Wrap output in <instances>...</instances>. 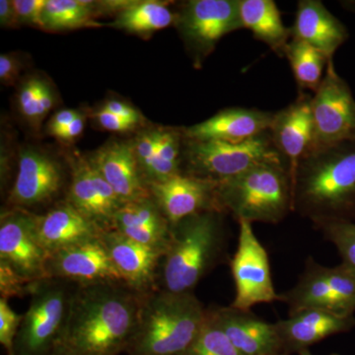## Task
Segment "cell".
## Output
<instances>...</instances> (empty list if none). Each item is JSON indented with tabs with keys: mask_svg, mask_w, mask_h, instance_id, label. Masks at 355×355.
I'll return each mask as SVG.
<instances>
[{
	"mask_svg": "<svg viewBox=\"0 0 355 355\" xmlns=\"http://www.w3.org/2000/svg\"><path fill=\"white\" fill-rule=\"evenodd\" d=\"M142 295L123 282L78 284L60 343L80 355L125 352Z\"/></svg>",
	"mask_w": 355,
	"mask_h": 355,
	"instance_id": "cell-1",
	"label": "cell"
},
{
	"mask_svg": "<svg viewBox=\"0 0 355 355\" xmlns=\"http://www.w3.org/2000/svg\"><path fill=\"white\" fill-rule=\"evenodd\" d=\"M292 211L313 225L355 222V140L315 147L292 174Z\"/></svg>",
	"mask_w": 355,
	"mask_h": 355,
	"instance_id": "cell-2",
	"label": "cell"
},
{
	"mask_svg": "<svg viewBox=\"0 0 355 355\" xmlns=\"http://www.w3.org/2000/svg\"><path fill=\"white\" fill-rule=\"evenodd\" d=\"M224 212H200L171 225L158 275V288L193 292L223 258L227 244Z\"/></svg>",
	"mask_w": 355,
	"mask_h": 355,
	"instance_id": "cell-3",
	"label": "cell"
},
{
	"mask_svg": "<svg viewBox=\"0 0 355 355\" xmlns=\"http://www.w3.org/2000/svg\"><path fill=\"white\" fill-rule=\"evenodd\" d=\"M207 310L193 292L155 289L144 294L125 354L182 355L202 330Z\"/></svg>",
	"mask_w": 355,
	"mask_h": 355,
	"instance_id": "cell-4",
	"label": "cell"
},
{
	"mask_svg": "<svg viewBox=\"0 0 355 355\" xmlns=\"http://www.w3.org/2000/svg\"><path fill=\"white\" fill-rule=\"evenodd\" d=\"M221 211L236 220L277 224L292 211V177L287 163H266L217 184Z\"/></svg>",
	"mask_w": 355,
	"mask_h": 355,
	"instance_id": "cell-5",
	"label": "cell"
},
{
	"mask_svg": "<svg viewBox=\"0 0 355 355\" xmlns=\"http://www.w3.org/2000/svg\"><path fill=\"white\" fill-rule=\"evenodd\" d=\"M266 163H287L270 130L238 144L184 137L181 174L219 184Z\"/></svg>",
	"mask_w": 355,
	"mask_h": 355,
	"instance_id": "cell-6",
	"label": "cell"
},
{
	"mask_svg": "<svg viewBox=\"0 0 355 355\" xmlns=\"http://www.w3.org/2000/svg\"><path fill=\"white\" fill-rule=\"evenodd\" d=\"M76 282L44 279L35 282L15 343L16 355H49L62 342Z\"/></svg>",
	"mask_w": 355,
	"mask_h": 355,
	"instance_id": "cell-7",
	"label": "cell"
},
{
	"mask_svg": "<svg viewBox=\"0 0 355 355\" xmlns=\"http://www.w3.org/2000/svg\"><path fill=\"white\" fill-rule=\"evenodd\" d=\"M288 315L304 309H321L355 316V273L347 266H324L308 258L295 286L279 294Z\"/></svg>",
	"mask_w": 355,
	"mask_h": 355,
	"instance_id": "cell-8",
	"label": "cell"
},
{
	"mask_svg": "<svg viewBox=\"0 0 355 355\" xmlns=\"http://www.w3.org/2000/svg\"><path fill=\"white\" fill-rule=\"evenodd\" d=\"M175 23L195 62L202 64L225 35L243 29L239 0L187 1Z\"/></svg>",
	"mask_w": 355,
	"mask_h": 355,
	"instance_id": "cell-9",
	"label": "cell"
},
{
	"mask_svg": "<svg viewBox=\"0 0 355 355\" xmlns=\"http://www.w3.org/2000/svg\"><path fill=\"white\" fill-rule=\"evenodd\" d=\"M239 237L230 268L236 294L232 307L251 311L254 306L279 301L275 292L268 252L250 222L238 221Z\"/></svg>",
	"mask_w": 355,
	"mask_h": 355,
	"instance_id": "cell-10",
	"label": "cell"
},
{
	"mask_svg": "<svg viewBox=\"0 0 355 355\" xmlns=\"http://www.w3.org/2000/svg\"><path fill=\"white\" fill-rule=\"evenodd\" d=\"M315 147L355 140V99L352 88L329 60L323 81L311 101Z\"/></svg>",
	"mask_w": 355,
	"mask_h": 355,
	"instance_id": "cell-11",
	"label": "cell"
},
{
	"mask_svg": "<svg viewBox=\"0 0 355 355\" xmlns=\"http://www.w3.org/2000/svg\"><path fill=\"white\" fill-rule=\"evenodd\" d=\"M50 253L40 244L35 230V212L9 209L0 218V263L23 279L36 282L46 279Z\"/></svg>",
	"mask_w": 355,
	"mask_h": 355,
	"instance_id": "cell-12",
	"label": "cell"
},
{
	"mask_svg": "<svg viewBox=\"0 0 355 355\" xmlns=\"http://www.w3.org/2000/svg\"><path fill=\"white\" fill-rule=\"evenodd\" d=\"M64 182V169L57 160L27 147L21 150L7 203L10 209L25 210L50 205L60 197Z\"/></svg>",
	"mask_w": 355,
	"mask_h": 355,
	"instance_id": "cell-13",
	"label": "cell"
},
{
	"mask_svg": "<svg viewBox=\"0 0 355 355\" xmlns=\"http://www.w3.org/2000/svg\"><path fill=\"white\" fill-rule=\"evenodd\" d=\"M46 279L69 280L78 284L123 282L102 236L50 254Z\"/></svg>",
	"mask_w": 355,
	"mask_h": 355,
	"instance_id": "cell-14",
	"label": "cell"
},
{
	"mask_svg": "<svg viewBox=\"0 0 355 355\" xmlns=\"http://www.w3.org/2000/svg\"><path fill=\"white\" fill-rule=\"evenodd\" d=\"M65 200L100 227L113 228L114 217L123 202L88 158L70 160V181Z\"/></svg>",
	"mask_w": 355,
	"mask_h": 355,
	"instance_id": "cell-15",
	"label": "cell"
},
{
	"mask_svg": "<svg viewBox=\"0 0 355 355\" xmlns=\"http://www.w3.org/2000/svg\"><path fill=\"white\" fill-rule=\"evenodd\" d=\"M102 240L123 282L139 293L158 289V275L166 250L133 241L114 229Z\"/></svg>",
	"mask_w": 355,
	"mask_h": 355,
	"instance_id": "cell-16",
	"label": "cell"
},
{
	"mask_svg": "<svg viewBox=\"0 0 355 355\" xmlns=\"http://www.w3.org/2000/svg\"><path fill=\"white\" fill-rule=\"evenodd\" d=\"M148 188L170 225L200 212H222L217 200V184L212 182L179 174L149 184Z\"/></svg>",
	"mask_w": 355,
	"mask_h": 355,
	"instance_id": "cell-17",
	"label": "cell"
},
{
	"mask_svg": "<svg viewBox=\"0 0 355 355\" xmlns=\"http://www.w3.org/2000/svg\"><path fill=\"white\" fill-rule=\"evenodd\" d=\"M312 96L299 91L297 98L286 108L275 112L270 133L273 144L293 174L301 159L315 146Z\"/></svg>",
	"mask_w": 355,
	"mask_h": 355,
	"instance_id": "cell-18",
	"label": "cell"
},
{
	"mask_svg": "<svg viewBox=\"0 0 355 355\" xmlns=\"http://www.w3.org/2000/svg\"><path fill=\"white\" fill-rule=\"evenodd\" d=\"M282 354H299L324 338L347 333L355 327L354 315L321 309H304L275 323Z\"/></svg>",
	"mask_w": 355,
	"mask_h": 355,
	"instance_id": "cell-19",
	"label": "cell"
},
{
	"mask_svg": "<svg viewBox=\"0 0 355 355\" xmlns=\"http://www.w3.org/2000/svg\"><path fill=\"white\" fill-rule=\"evenodd\" d=\"M35 230L50 254L101 237L105 231L65 198L43 214L35 212Z\"/></svg>",
	"mask_w": 355,
	"mask_h": 355,
	"instance_id": "cell-20",
	"label": "cell"
},
{
	"mask_svg": "<svg viewBox=\"0 0 355 355\" xmlns=\"http://www.w3.org/2000/svg\"><path fill=\"white\" fill-rule=\"evenodd\" d=\"M88 159L123 203L151 198L140 172L132 142L110 141Z\"/></svg>",
	"mask_w": 355,
	"mask_h": 355,
	"instance_id": "cell-21",
	"label": "cell"
},
{
	"mask_svg": "<svg viewBox=\"0 0 355 355\" xmlns=\"http://www.w3.org/2000/svg\"><path fill=\"white\" fill-rule=\"evenodd\" d=\"M211 312L240 354H284L275 324L268 323L251 311L236 309L232 306L216 308Z\"/></svg>",
	"mask_w": 355,
	"mask_h": 355,
	"instance_id": "cell-22",
	"label": "cell"
},
{
	"mask_svg": "<svg viewBox=\"0 0 355 355\" xmlns=\"http://www.w3.org/2000/svg\"><path fill=\"white\" fill-rule=\"evenodd\" d=\"M275 113L233 107L221 110L209 120L183 130L189 139L238 142L258 137L270 130Z\"/></svg>",
	"mask_w": 355,
	"mask_h": 355,
	"instance_id": "cell-23",
	"label": "cell"
},
{
	"mask_svg": "<svg viewBox=\"0 0 355 355\" xmlns=\"http://www.w3.org/2000/svg\"><path fill=\"white\" fill-rule=\"evenodd\" d=\"M291 29V39L305 42L330 58L349 38L347 26L320 0L298 1Z\"/></svg>",
	"mask_w": 355,
	"mask_h": 355,
	"instance_id": "cell-24",
	"label": "cell"
},
{
	"mask_svg": "<svg viewBox=\"0 0 355 355\" xmlns=\"http://www.w3.org/2000/svg\"><path fill=\"white\" fill-rule=\"evenodd\" d=\"M133 241L167 250L171 225L153 198L125 202L114 217L113 228Z\"/></svg>",
	"mask_w": 355,
	"mask_h": 355,
	"instance_id": "cell-25",
	"label": "cell"
},
{
	"mask_svg": "<svg viewBox=\"0 0 355 355\" xmlns=\"http://www.w3.org/2000/svg\"><path fill=\"white\" fill-rule=\"evenodd\" d=\"M243 29L249 30L279 58H284L292 38L291 28L282 21V14L273 0H239Z\"/></svg>",
	"mask_w": 355,
	"mask_h": 355,
	"instance_id": "cell-26",
	"label": "cell"
},
{
	"mask_svg": "<svg viewBox=\"0 0 355 355\" xmlns=\"http://www.w3.org/2000/svg\"><path fill=\"white\" fill-rule=\"evenodd\" d=\"M176 22V14L163 2H130L121 9L116 20L109 24L133 34L148 35L165 29Z\"/></svg>",
	"mask_w": 355,
	"mask_h": 355,
	"instance_id": "cell-27",
	"label": "cell"
},
{
	"mask_svg": "<svg viewBox=\"0 0 355 355\" xmlns=\"http://www.w3.org/2000/svg\"><path fill=\"white\" fill-rule=\"evenodd\" d=\"M284 58L288 60L299 91L316 92L331 58L309 44L296 39H291L287 44Z\"/></svg>",
	"mask_w": 355,
	"mask_h": 355,
	"instance_id": "cell-28",
	"label": "cell"
},
{
	"mask_svg": "<svg viewBox=\"0 0 355 355\" xmlns=\"http://www.w3.org/2000/svg\"><path fill=\"white\" fill-rule=\"evenodd\" d=\"M184 139L183 130L160 128L156 154L144 178L147 186L181 174Z\"/></svg>",
	"mask_w": 355,
	"mask_h": 355,
	"instance_id": "cell-29",
	"label": "cell"
},
{
	"mask_svg": "<svg viewBox=\"0 0 355 355\" xmlns=\"http://www.w3.org/2000/svg\"><path fill=\"white\" fill-rule=\"evenodd\" d=\"M94 4L83 0H46L43 29L49 31L100 26L92 19Z\"/></svg>",
	"mask_w": 355,
	"mask_h": 355,
	"instance_id": "cell-30",
	"label": "cell"
},
{
	"mask_svg": "<svg viewBox=\"0 0 355 355\" xmlns=\"http://www.w3.org/2000/svg\"><path fill=\"white\" fill-rule=\"evenodd\" d=\"M182 355H241L225 335L211 310H207L202 330Z\"/></svg>",
	"mask_w": 355,
	"mask_h": 355,
	"instance_id": "cell-31",
	"label": "cell"
},
{
	"mask_svg": "<svg viewBox=\"0 0 355 355\" xmlns=\"http://www.w3.org/2000/svg\"><path fill=\"white\" fill-rule=\"evenodd\" d=\"M314 227L338 250L342 265L355 273V222L324 221Z\"/></svg>",
	"mask_w": 355,
	"mask_h": 355,
	"instance_id": "cell-32",
	"label": "cell"
},
{
	"mask_svg": "<svg viewBox=\"0 0 355 355\" xmlns=\"http://www.w3.org/2000/svg\"><path fill=\"white\" fill-rule=\"evenodd\" d=\"M22 320L23 315L16 313L7 299L0 298V343L6 349V355H16V338Z\"/></svg>",
	"mask_w": 355,
	"mask_h": 355,
	"instance_id": "cell-33",
	"label": "cell"
},
{
	"mask_svg": "<svg viewBox=\"0 0 355 355\" xmlns=\"http://www.w3.org/2000/svg\"><path fill=\"white\" fill-rule=\"evenodd\" d=\"M43 85L44 80L32 77L22 84L17 95L18 108L21 114L35 127H38V104Z\"/></svg>",
	"mask_w": 355,
	"mask_h": 355,
	"instance_id": "cell-34",
	"label": "cell"
},
{
	"mask_svg": "<svg viewBox=\"0 0 355 355\" xmlns=\"http://www.w3.org/2000/svg\"><path fill=\"white\" fill-rule=\"evenodd\" d=\"M159 135H160V128L148 130V132H142L141 135H139V137L135 139V141L132 142L135 157H137L140 172H141L144 179L146 178V173L148 172L149 168H150L154 156H155ZM144 181H146V180H144Z\"/></svg>",
	"mask_w": 355,
	"mask_h": 355,
	"instance_id": "cell-35",
	"label": "cell"
},
{
	"mask_svg": "<svg viewBox=\"0 0 355 355\" xmlns=\"http://www.w3.org/2000/svg\"><path fill=\"white\" fill-rule=\"evenodd\" d=\"M35 282L23 279L8 266L0 263V292L1 298L8 300L11 297L30 295Z\"/></svg>",
	"mask_w": 355,
	"mask_h": 355,
	"instance_id": "cell-36",
	"label": "cell"
},
{
	"mask_svg": "<svg viewBox=\"0 0 355 355\" xmlns=\"http://www.w3.org/2000/svg\"><path fill=\"white\" fill-rule=\"evenodd\" d=\"M46 0H14L18 24L43 28V13Z\"/></svg>",
	"mask_w": 355,
	"mask_h": 355,
	"instance_id": "cell-37",
	"label": "cell"
},
{
	"mask_svg": "<svg viewBox=\"0 0 355 355\" xmlns=\"http://www.w3.org/2000/svg\"><path fill=\"white\" fill-rule=\"evenodd\" d=\"M94 118L98 125L108 132H125L132 130L137 125L132 121L123 120L120 116H116L103 107L99 111L96 112Z\"/></svg>",
	"mask_w": 355,
	"mask_h": 355,
	"instance_id": "cell-38",
	"label": "cell"
},
{
	"mask_svg": "<svg viewBox=\"0 0 355 355\" xmlns=\"http://www.w3.org/2000/svg\"><path fill=\"white\" fill-rule=\"evenodd\" d=\"M22 64L19 58L12 53L0 55V80L3 85H13L18 80Z\"/></svg>",
	"mask_w": 355,
	"mask_h": 355,
	"instance_id": "cell-39",
	"label": "cell"
},
{
	"mask_svg": "<svg viewBox=\"0 0 355 355\" xmlns=\"http://www.w3.org/2000/svg\"><path fill=\"white\" fill-rule=\"evenodd\" d=\"M103 108L108 110L109 112L120 116L123 120L132 121L135 125H139L141 121V114L137 109L133 108L130 105L119 101V100H110L103 106Z\"/></svg>",
	"mask_w": 355,
	"mask_h": 355,
	"instance_id": "cell-40",
	"label": "cell"
},
{
	"mask_svg": "<svg viewBox=\"0 0 355 355\" xmlns=\"http://www.w3.org/2000/svg\"><path fill=\"white\" fill-rule=\"evenodd\" d=\"M80 114L81 113H79L76 110H60V111L53 114V118L51 119L50 123H49L48 125L49 132H50V135L55 137L60 130L67 128V125H69L71 121L76 120L77 116Z\"/></svg>",
	"mask_w": 355,
	"mask_h": 355,
	"instance_id": "cell-41",
	"label": "cell"
},
{
	"mask_svg": "<svg viewBox=\"0 0 355 355\" xmlns=\"http://www.w3.org/2000/svg\"><path fill=\"white\" fill-rule=\"evenodd\" d=\"M85 123V116H84L83 114H80L77 116L76 120L71 121L67 128L60 130V132L55 135V137L67 142L73 141L74 139H77V137L83 132Z\"/></svg>",
	"mask_w": 355,
	"mask_h": 355,
	"instance_id": "cell-42",
	"label": "cell"
},
{
	"mask_svg": "<svg viewBox=\"0 0 355 355\" xmlns=\"http://www.w3.org/2000/svg\"><path fill=\"white\" fill-rule=\"evenodd\" d=\"M53 105H55V96H53V91H51L48 84L44 83L38 104V116H37L38 125L41 123V121L44 120V116L50 113Z\"/></svg>",
	"mask_w": 355,
	"mask_h": 355,
	"instance_id": "cell-43",
	"label": "cell"
},
{
	"mask_svg": "<svg viewBox=\"0 0 355 355\" xmlns=\"http://www.w3.org/2000/svg\"><path fill=\"white\" fill-rule=\"evenodd\" d=\"M0 25L1 27H16L18 26L17 15L14 8L13 1L1 0L0 1Z\"/></svg>",
	"mask_w": 355,
	"mask_h": 355,
	"instance_id": "cell-44",
	"label": "cell"
},
{
	"mask_svg": "<svg viewBox=\"0 0 355 355\" xmlns=\"http://www.w3.org/2000/svg\"><path fill=\"white\" fill-rule=\"evenodd\" d=\"M49 355H80L77 354V352H73V350L70 349L69 347H65L62 343H60L57 347H55V349L51 352Z\"/></svg>",
	"mask_w": 355,
	"mask_h": 355,
	"instance_id": "cell-45",
	"label": "cell"
},
{
	"mask_svg": "<svg viewBox=\"0 0 355 355\" xmlns=\"http://www.w3.org/2000/svg\"><path fill=\"white\" fill-rule=\"evenodd\" d=\"M338 3L345 10L355 14V0H342Z\"/></svg>",
	"mask_w": 355,
	"mask_h": 355,
	"instance_id": "cell-46",
	"label": "cell"
},
{
	"mask_svg": "<svg viewBox=\"0 0 355 355\" xmlns=\"http://www.w3.org/2000/svg\"><path fill=\"white\" fill-rule=\"evenodd\" d=\"M298 354L299 355H313L312 354H311L309 349L303 350V352H299ZM331 355H338V354H331Z\"/></svg>",
	"mask_w": 355,
	"mask_h": 355,
	"instance_id": "cell-47",
	"label": "cell"
},
{
	"mask_svg": "<svg viewBox=\"0 0 355 355\" xmlns=\"http://www.w3.org/2000/svg\"><path fill=\"white\" fill-rule=\"evenodd\" d=\"M277 355H286V354H277Z\"/></svg>",
	"mask_w": 355,
	"mask_h": 355,
	"instance_id": "cell-48",
	"label": "cell"
}]
</instances>
